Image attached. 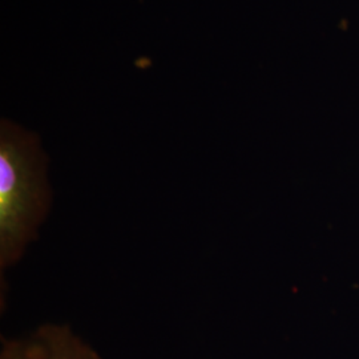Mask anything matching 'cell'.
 Returning a JSON list of instances; mask_svg holds the SVG:
<instances>
[{
    "mask_svg": "<svg viewBox=\"0 0 359 359\" xmlns=\"http://www.w3.org/2000/svg\"><path fill=\"white\" fill-rule=\"evenodd\" d=\"M48 160L36 133L8 118L0 123V270L13 268L38 237L52 192Z\"/></svg>",
    "mask_w": 359,
    "mask_h": 359,
    "instance_id": "6da1fadb",
    "label": "cell"
},
{
    "mask_svg": "<svg viewBox=\"0 0 359 359\" xmlns=\"http://www.w3.org/2000/svg\"><path fill=\"white\" fill-rule=\"evenodd\" d=\"M0 359H103L65 325H43L22 338H1Z\"/></svg>",
    "mask_w": 359,
    "mask_h": 359,
    "instance_id": "7a4b0ae2",
    "label": "cell"
}]
</instances>
